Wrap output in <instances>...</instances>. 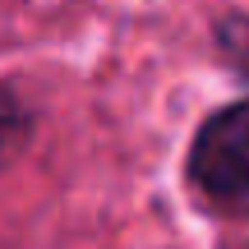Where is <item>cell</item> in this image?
<instances>
[{
  "label": "cell",
  "instance_id": "obj_1",
  "mask_svg": "<svg viewBox=\"0 0 249 249\" xmlns=\"http://www.w3.org/2000/svg\"><path fill=\"white\" fill-rule=\"evenodd\" d=\"M189 185L213 208H249V97L213 111L189 143Z\"/></svg>",
  "mask_w": 249,
  "mask_h": 249
},
{
  "label": "cell",
  "instance_id": "obj_2",
  "mask_svg": "<svg viewBox=\"0 0 249 249\" xmlns=\"http://www.w3.org/2000/svg\"><path fill=\"white\" fill-rule=\"evenodd\" d=\"M217 46H222L226 65L240 79H249V14H226L217 23Z\"/></svg>",
  "mask_w": 249,
  "mask_h": 249
},
{
  "label": "cell",
  "instance_id": "obj_3",
  "mask_svg": "<svg viewBox=\"0 0 249 249\" xmlns=\"http://www.w3.org/2000/svg\"><path fill=\"white\" fill-rule=\"evenodd\" d=\"M23 129H28V111L18 107L9 92H0V161L14 152V143L23 139Z\"/></svg>",
  "mask_w": 249,
  "mask_h": 249
}]
</instances>
